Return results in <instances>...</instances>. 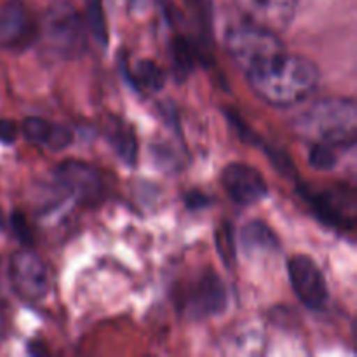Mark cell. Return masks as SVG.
Instances as JSON below:
<instances>
[{
  "instance_id": "1",
  "label": "cell",
  "mask_w": 357,
  "mask_h": 357,
  "mask_svg": "<svg viewBox=\"0 0 357 357\" xmlns=\"http://www.w3.org/2000/svg\"><path fill=\"white\" fill-rule=\"evenodd\" d=\"M253 93L272 107H295L312 96L321 73L316 63L288 49L244 73Z\"/></svg>"
},
{
  "instance_id": "2",
  "label": "cell",
  "mask_w": 357,
  "mask_h": 357,
  "mask_svg": "<svg viewBox=\"0 0 357 357\" xmlns=\"http://www.w3.org/2000/svg\"><path fill=\"white\" fill-rule=\"evenodd\" d=\"M293 131L314 145L351 149L357 135V108L352 98H323L298 114Z\"/></svg>"
},
{
  "instance_id": "3",
  "label": "cell",
  "mask_w": 357,
  "mask_h": 357,
  "mask_svg": "<svg viewBox=\"0 0 357 357\" xmlns=\"http://www.w3.org/2000/svg\"><path fill=\"white\" fill-rule=\"evenodd\" d=\"M225 44L230 58L244 73L286 49L275 31L265 30L248 21L229 28Z\"/></svg>"
},
{
  "instance_id": "4",
  "label": "cell",
  "mask_w": 357,
  "mask_h": 357,
  "mask_svg": "<svg viewBox=\"0 0 357 357\" xmlns=\"http://www.w3.org/2000/svg\"><path fill=\"white\" fill-rule=\"evenodd\" d=\"M38 37H42L49 52L61 58L75 56L86 44L82 21L70 3H56L49 7L44 20L38 24Z\"/></svg>"
},
{
  "instance_id": "5",
  "label": "cell",
  "mask_w": 357,
  "mask_h": 357,
  "mask_svg": "<svg viewBox=\"0 0 357 357\" xmlns=\"http://www.w3.org/2000/svg\"><path fill=\"white\" fill-rule=\"evenodd\" d=\"M9 279L14 291L28 302H40L49 293V272L44 261L33 251L21 250L13 255Z\"/></svg>"
},
{
  "instance_id": "6",
  "label": "cell",
  "mask_w": 357,
  "mask_h": 357,
  "mask_svg": "<svg viewBox=\"0 0 357 357\" xmlns=\"http://www.w3.org/2000/svg\"><path fill=\"white\" fill-rule=\"evenodd\" d=\"M289 281L300 302L312 310L326 307L330 300L328 282L319 265L307 255H295L288 261Z\"/></svg>"
},
{
  "instance_id": "7",
  "label": "cell",
  "mask_w": 357,
  "mask_h": 357,
  "mask_svg": "<svg viewBox=\"0 0 357 357\" xmlns=\"http://www.w3.org/2000/svg\"><path fill=\"white\" fill-rule=\"evenodd\" d=\"M38 37V23L26 3L7 0L0 6V51H23Z\"/></svg>"
},
{
  "instance_id": "8",
  "label": "cell",
  "mask_w": 357,
  "mask_h": 357,
  "mask_svg": "<svg viewBox=\"0 0 357 357\" xmlns=\"http://www.w3.org/2000/svg\"><path fill=\"white\" fill-rule=\"evenodd\" d=\"M244 21L279 33L295 20L298 0H234Z\"/></svg>"
},
{
  "instance_id": "9",
  "label": "cell",
  "mask_w": 357,
  "mask_h": 357,
  "mask_svg": "<svg viewBox=\"0 0 357 357\" xmlns=\"http://www.w3.org/2000/svg\"><path fill=\"white\" fill-rule=\"evenodd\" d=\"M222 185L227 195L241 206H251L267 197L268 187L260 171L244 162H230L222 171Z\"/></svg>"
},
{
  "instance_id": "10",
  "label": "cell",
  "mask_w": 357,
  "mask_h": 357,
  "mask_svg": "<svg viewBox=\"0 0 357 357\" xmlns=\"http://www.w3.org/2000/svg\"><path fill=\"white\" fill-rule=\"evenodd\" d=\"M56 178L65 187V190L72 192L82 201H94L103 192V183L98 171L80 160L63 162L56 171Z\"/></svg>"
},
{
  "instance_id": "11",
  "label": "cell",
  "mask_w": 357,
  "mask_h": 357,
  "mask_svg": "<svg viewBox=\"0 0 357 357\" xmlns=\"http://www.w3.org/2000/svg\"><path fill=\"white\" fill-rule=\"evenodd\" d=\"M229 295L222 279L206 274L199 279L190 295V312L194 316H216L227 309Z\"/></svg>"
},
{
  "instance_id": "12",
  "label": "cell",
  "mask_w": 357,
  "mask_h": 357,
  "mask_svg": "<svg viewBox=\"0 0 357 357\" xmlns=\"http://www.w3.org/2000/svg\"><path fill=\"white\" fill-rule=\"evenodd\" d=\"M23 135L31 143L44 145L54 152L65 150L73 142V132L66 126L49 122L40 117H28L23 122Z\"/></svg>"
},
{
  "instance_id": "13",
  "label": "cell",
  "mask_w": 357,
  "mask_h": 357,
  "mask_svg": "<svg viewBox=\"0 0 357 357\" xmlns=\"http://www.w3.org/2000/svg\"><path fill=\"white\" fill-rule=\"evenodd\" d=\"M241 243L248 251H274L279 248L275 234L261 222H251L241 232Z\"/></svg>"
},
{
  "instance_id": "14",
  "label": "cell",
  "mask_w": 357,
  "mask_h": 357,
  "mask_svg": "<svg viewBox=\"0 0 357 357\" xmlns=\"http://www.w3.org/2000/svg\"><path fill=\"white\" fill-rule=\"evenodd\" d=\"M132 77H135V84L143 91L149 93H155L164 86V73L159 66L149 59H142L132 68Z\"/></svg>"
},
{
  "instance_id": "15",
  "label": "cell",
  "mask_w": 357,
  "mask_h": 357,
  "mask_svg": "<svg viewBox=\"0 0 357 357\" xmlns=\"http://www.w3.org/2000/svg\"><path fill=\"white\" fill-rule=\"evenodd\" d=\"M110 139L122 159L128 162H132L136 159V138L128 126H124L122 122H115L114 128L110 129Z\"/></svg>"
},
{
  "instance_id": "16",
  "label": "cell",
  "mask_w": 357,
  "mask_h": 357,
  "mask_svg": "<svg viewBox=\"0 0 357 357\" xmlns=\"http://www.w3.org/2000/svg\"><path fill=\"white\" fill-rule=\"evenodd\" d=\"M338 162V149L328 145H314L310 152V166L316 169L328 171L337 166Z\"/></svg>"
},
{
  "instance_id": "17",
  "label": "cell",
  "mask_w": 357,
  "mask_h": 357,
  "mask_svg": "<svg viewBox=\"0 0 357 357\" xmlns=\"http://www.w3.org/2000/svg\"><path fill=\"white\" fill-rule=\"evenodd\" d=\"M13 229L14 232H16L17 239L21 241V243H30L31 239V234H30V229H28V223L26 220H24V216L21 215V213H13Z\"/></svg>"
},
{
  "instance_id": "18",
  "label": "cell",
  "mask_w": 357,
  "mask_h": 357,
  "mask_svg": "<svg viewBox=\"0 0 357 357\" xmlns=\"http://www.w3.org/2000/svg\"><path fill=\"white\" fill-rule=\"evenodd\" d=\"M17 138V126L13 121L7 119H0V143L3 145H10L16 142Z\"/></svg>"
},
{
  "instance_id": "19",
  "label": "cell",
  "mask_w": 357,
  "mask_h": 357,
  "mask_svg": "<svg viewBox=\"0 0 357 357\" xmlns=\"http://www.w3.org/2000/svg\"><path fill=\"white\" fill-rule=\"evenodd\" d=\"M0 227H2V213H0Z\"/></svg>"
},
{
  "instance_id": "20",
  "label": "cell",
  "mask_w": 357,
  "mask_h": 357,
  "mask_svg": "<svg viewBox=\"0 0 357 357\" xmlns=\"http://www.w3.org/2000/svg\"><path fill=\"white\" fill-rule=\"evenodd\" d=\"M0 328H2V324H0Z\"/></svg>"
}]
</instances>
